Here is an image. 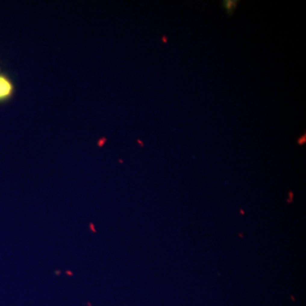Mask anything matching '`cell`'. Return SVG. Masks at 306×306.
I'll return each mask as SVG.
<instances>
[{"mask_svg":"<svg viewBox=\"0 0 306 306\" xmlns=\"http://www.w3.org/2000/svg\"><path fill=\"white\" fill-rule=\"evenodd\" d=\"M14 91V86L10 79L0 73V101L10 98Z\"/></svg>","mask_w":306,"mask_h":306,"instance_id":"6da1fadb","label":"cell"},{"mask_svg":"<svg viewBox=\"0 0 306 306\" xmlns=\"http://www.w3.org/2000/svg\"><path fill=\"white\" fill-rule=\"evenodd\" d=\"M223 4V7L225 8V10L226 11V13L228 15H232L233 13L235 12V10L236 9L237 7V5L239 3V1H234V0H225L222 2Z\"/></svg>","mask_w":306,"mask_h":306,"instance_id":"7a4b0ae2","label":"cell"},{"mask_svg":"<svg viewBox=\"0 0 306 306\" xmlns=\"http://www.w3.org/2000/svg\"><path fill=\"white\" fill-rule=\"evenodd\" d=\"M305 134H304V135H302L301 137L299 138V139L298 140V143L299 144V145H302V144H304V142H305Z\"/></svg>","mask_w":306,"mask_h":306,"instance_id":"3957f363","label":"cell"}]
</instances>
